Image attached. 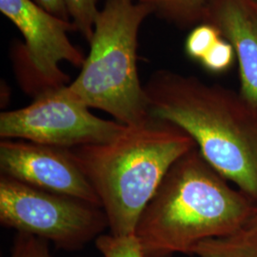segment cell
<instances>
[{
	"mask_svg": "<svg viewBox=\"0 0 257 257\" xmlns=\"http://www.w3.org/2000/svg\"><path fill=\"white\" fill-rule=\"evenodd\" d=\"M149 5L154 14L178 25L202 21L203 13L210 0H138Z\"/></svg>",
	"mask_w": 257,
	"mask_h": 257,
	"instance_id": "cell-11",
	"label": "cell"
},
{
	"mask_svg": "<svg viewBox=\"0 0 257 257\" xmlns=\"http://www.w3.org/2000/svg\"><path fill=\"white\" fill-rule=\"evenodd\" d=\"M0 11L25 39L15 60L24 92L35 98L69 85L70 76L60 69V62L82 67L86 59L68 38L69 32L77 31L74 23L51 15L32 0H0Z\"/></svg>",
	"mask_w": 257,
	"mask_h": 257,
	"instance_id": "cell-6",
	"label": "cell"
},
{
	"mask_svg": "<svg viewBox=\"0 0 257 257\" xmlns=\"http://www.w3.org/2000/svg\"><path fill=\"white\" fill-rule=\"evenodd\" d=\"M94 242L103 257H144L136 234L128 236L101 234Z\"/></svg>",
	"mask_w": 257,
	"mask_h": 257,
	"instance_id": "cell-14",
	"label": "cell"
},
{
	"mask_svg": "<svg viewBox=\"0 0 257 257\" xmlns=\"http://www.w3.org/2000/svg\"><path fill=\"white\" fill-rule=\"evenodd\" d=\"M37 6L56 18L70 21V15L63 0H32Z\"/></svg>",
	"mask_w": 257,
	"mask_h": 257,
	"instance_id": "cell-17",
	"label": "cell"
},
{
	"mask_svg": "<svg viewBox=\"0 0 257 257\" xmlns=\"http://www.w3.org/2000/svg\"><path fill=\"white\" fill-rule=\"evenodd\" d=\"M257 203L233 189L197 147L171 167L138 219L136 236L144 257L193 254L200 242L245 228Z\"/></svg>",
	"mask_w": 257,
	"mask_h": 257,
	"instance_id": "cell-1",
	"label": "cell"
},
{
	"mask_svg": "<svg viewBox=\"0 0 257 257\" xmlns=\"http://www.w3.org/2000/svg\"><path fill=\"white\" fill-rule=\"evenodd\" d=\"M195 147L182 128L151 115L109 142L65 150L97 194L110 234L128 236L171 167Z\"/></svg>",
	"mask_w": 257,
	"mask_h": 257,
	"instance_id": "cell-3",
	"label": "cell"
},
{
	"mask_svg": "<svg viewBox=\"0 0 257 257\" xmlns=\"http://www.w3.org/2000/svg\"><path fill=\"white\" fill-rule=\"evenodd\" d=\"M197 257H257V230L246 226L223 237L200 242L193 248Z\"/></svg>",
	"mask_w": 257,
	"mask_h": 257,
	"instance_id": "cell-10",
	"label": "cell"
},
{
	"mask_svg": "<svg viewBox=\"0 0 257 257\" xmlns=\"http://www.w3.org/2000/svg\"><path fill=\"white\" fill-rule=\"evenodd\" d=\"M0 223L71 251L95 241L109 228L101 207L3 175L0 177Z\"/></svg>",
	"mask_w": 257,
	"mask_h": 257,
	"instance_id": "cell-5",
	"label": "cell"
},
{
	"mask_svg": "<svg viewBox=\"0 0 257 257\" xmlns=\"http://www.w3.org/2000/svg\"><path fill=\"white\" fill-rule=\"evenodd\" d=\"M252 1H253V2H254V4H256V5H257V0H252Z\"/></svg>",
	"mask_w": 257,
	"mask_h": 257,
	"instance_id": "cell-19",
	"label": "cell"
},
{
	"mask_svg": "<svg viewBox=\"0 0 257 257\" xmlns=\"http://www.w3.org/2000/svg\"><path fill=\"white\" fill-rule=\"evenodd\" d=\"M235 59L236 56L233 47L227 39L222 37L211 47L208 54L201 59L200 63L211 73H222L228 70Z\"/></svg>",
	"mask_w": 257,
	"mask_h": 257,
	"instance_id": "cell-15",
	"label": "cell"
},
{
	"mask_svg": "<svg viewBox=\"0 0 257 257\" xmlns=\"http://www.w3.org/2000/svg\"><path fill=\"white\" fill-rule=\"evenodd\" d=\"M203 22L211 23L233 47L241 95L257 108V5L252 0H210Z\"/></svg>",
	"mask_w": 257,
	"mask_h": 257,
	"instance_id": "cell-9",
	"label": "cell"
},
{
	"mask_svg": "<svg viewBox=\"0 0 257 257\" xmlns=\"http://www.w3.org/2000/svg\"><path fill=\"white\" fill-rule=\"evenodd\" d=\"M144 89L150 114L182 128L213 169L257 203V108L240 92L166 70Z\"/></svg>",
	"mask_w": 257,
	"mask_h": 257,
	"instance_id": "cell-2",
	"label": "cell"
},
{
	"mask_svg": "<svg viewBox=\"0 0 257 257\" xmlns=\"http://www.w3.org/2000/svg\"><path fill=\"white\" fill-rule=\"evenodd\" d=\"M248 226L257 230V211L256 213L254 214V216L252 217V219L248 222Z\"/></svg>",
	"mask_w": 257,
	"mask_h": 257,
	"instance_id": "cell-18",
	"label": "cell"
},
{
	"mask_svg": "<svg viewBox=\"0 0 257 257\" xmlns=\"http://www.w3.org/2000/svg\"><path fill=\"white\" fill-rule=\"evenodd\" d=\"M221 37L222 35L217 28L211 23L203 22L194 28L187 37L186 53L191 58L200 62Z\"/></svg>",
	"mask_w": 257,
	"mask_h": 257,
	"instance_id": "cell-13",
	"label": "cell"
},
{
	"mask_svg": "<svg viewBox=\"0 0 257 257\" xmlns=\"http://www.w3.org/2000/svg\"><path fill=\"white\" fill-rule=\"evenodd\" d=\"M9 257L54 256L46 240L25 232H17Z\"/></svg>",
	"mask_w": 257,
	"mask_h": 257,
	"instance_id": "cell-16",
	"label": "cell"
},
{
	"mask_svg": "<svg viewBox=\"0 0 257 257\" xmlns=\"http://www.w3.org/2000/svg\"><path fill=\"white\" fill-rule=\"evenodd\" d=\"M73 19L76 30L82 34L88 42L92 40L95 21L99 15L97 4L99 0H63Z\"/></svg>",
	"mask_w": 257,
	"mask_h": 257,
	"instance_id": "cell-12",
	"label": "cell"
},
{
	"mask_svg": "<svg viewBox=\"0 0 257 257\" xmlns=\"http://www.w3.org/2000/svg\"><path fill=\"white\" fill-rule=\"evenodd\" d=\"M152 14L145 3L106 0L95 21L89 55L80 74L68 85L77 100L126 126H138L151 117L138 77L137 49L139 28Z\"/></svg>",
	"mask_w": 257,
	"mask_h": 257,
	"instance_id": "cell-4",
	"label": "cell"
},
{
	"mask_svg": "<svg viewBox=\"0 0 257 257\" xmlns=\"http://www.w3.org/2000/svg\"><path fill=\"white\" fill-rule=\"evenodd\" d=\"M0 171L1 175L37 189L101 207L90 181L65 149L21 139H1Z\"/></svg>",
	"mask_w": 257,
	"mask_h": 257,
	"instance_id": "cell-8",
	"label": "cell"
},
{
	"mask_svg": "<svg viewBox=\"0 0 257 257\" xmlns=\"http://www.w3.org/2000/svg\"><path fill=\"white\" fill-rule=\"evenodd\" d=\"M126 127L95 116L70 92L68 85L37 95L24 108L0 114L1 139H21L59 149L109 142Z\"/></svg>",
	"mask_w": 257,
	"mask_h": 257,
	"instance_id": "cell-7",
	"label": "cell"
}]
</instances>
